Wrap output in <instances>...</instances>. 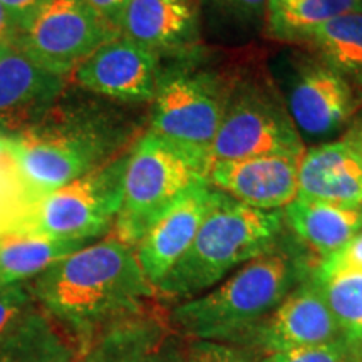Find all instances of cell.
Instances as JSON below:
<instances>
[{"label": "cell", "instance_id": "cell-1", "mask_svg": "<svg viewBox=\"0 0 362 362\" xmlns=\"http://www.w3.org/2000/svg\"><path fill=\"white\" fill-rule=\"evenodd\" d=\"M27 285L78 357L115 325L148 310L156 297L134 248L112 237L79 248Z\"/></svg>", "mask_w": 362, "mask_h": 362}, {"label": "cell", "instance_id": "cell-2", "mask_svg": "<svg viewBox=\"0 0 362 362\" xmlns=\"http://www.w3.org/2000/svg\"><path fill=\"white\" fill-rule=\"evenodd\" d=\"M305 250L282 237L214 288L176 304L168 314L170 325L185 341L237 346L314 274L319 264Z\"/></svg>", "mask_w": 362, "mask_h": 362}, {"label": "cell", "instance_id": "cell-3", "mask_svg": "<svg viewBox=\"0 0 362 362\" xmlns=\"http://www.w3.org/2000/svg\"><path fill=\"white\" fill-rule=\"evenodd\" d=\"M284 232L282 210H257L220 192L192 245L155 287L156 296L176 304L202 296L274 248Z\"/></svg>", "mask_w": 362, "mask_h": 362}, {"label": "cell", "instance_id": "cell-4", "mask_svg": "<svg viewBox=\"0 0 362 362\" xmlns=\"http://www.w3.org/2000/svg\"><path fill=\"white\" fill-rule=\"evenodd\" d=\"M126 139L123 126L104 112L57 101L13 134L21 168L40 198L124 153Z\"/></svg>", "mask_w": 362, "mask_h": 362}, {"label": "cell", "instance_id": "cell-5", "mask_svg": "<svg viewBox=\"0 0 362 362\" xmlns=\"http://www.w3.org/2000/svg\"><path fill=\"white\" fill-rule=\"evenodd\" d=\"M211 158L151 131L136 139L126 163L123 202L111 237L136 247L181 194L208 181Z\"/></svg>", "mask_w": 362, "mask_h": 362}, {"label": "cell", "instance_id": "cell-6", "mask_svg": "<svg viewBox=\"0 0 362 362\" xmlns=\"http://www.w3.org/2000/svg\"><path fill=\"white\" fill-rule=\"evenodd\" d=\"M128 153L45 194L27 232L88 243L111 232L123 202Z\"/></svg>", "mask_w": 362, "mask_h": 362}, {"label": "cell", "instance_id": "cell-7", "mask_svg": "<svg viewBox=\"0 0 362 362\" xmlns=\"http://www.w3.org/2000/svg\"><path fill=\"white\" fill-rule=\"evenodd\" d=\"M117 35L84 0H49L17 33L16 45L35 64L66 78Z\"/></svg>", "mask_w": 362, "mask_h": 362}, {"label": "cell", "instance_id": "cell-8", "mask_svg": "<svg viewBox=\"0 0 362 362\" xmlns=\"http://www.w3.org/2000/svg\"><path fill=\"white\" fill-rule=\"evenodd\" d=\"M305 146L285 104L267 90L243 86L228 94L210 149L211 161L264 155H304Z\"/></svg>", "mask_w": 362, "mask_h": 362}, {"label": "cell", "instance_id": "cell-9", "mask_svg": "<svg viewBox=\"0 0 362 362\" xmlns=\"http://www.w3.org/2000/svg\"><path fill=\"white\" fill-rule=\"evenodd\" d=\"M228 94L223 83L206 72L163 76L151 101L149 131L210 156Z\"/></svg>", "mask_w": 362, "mask_h": 362}, {"label": "cell", "instance_id": "cell-10", "mask_svg": "<svg viewBox=\"0 0 362 362\" xmlns=\"http://www.w3.org/2000/svg\"><path fill=\"white\" fill-rule=\"evenodd\" d=\"M341 337V330L314 272L237 346L269 356L298 347L319 346Z\"/></svg>", "mask_w": 362, "mask_h": 362}, {"label": "cell", "instance_id": "cell-11", "mask_svg": "<svg viewBox=\"0 0 362 362\" xmlns=\"http://www.w3.org/2000/svg\"><path fill=\"white\" fill-rule=\"evenodd\" d=\"M86 90L119 101H153L163 72L160 56L117 35L96 49L71 72Z\"/></svg>", "mask_w": 362, "mask_h": 362}, {"label": "cell", "instance_id": "cell-12", "mask_svg": "<svg viewBox=\"0 0 362 362\" xmlns=\"http://www.w3.org/2000/svg\"><path fill=\"white\" fill-rule=\"evenodd\" d=\"M302 155H264L211 161L208 183L257 210H284L298 197Z\"/></svg>", "mask_w": 362, "mask_h": 362}, {"label": "cell", "instance_id": "cell-13", "mask_svg": "<svg viewBox=\"0 0 362 362\" xmlns=\"http://www.w3.org/2000/svg\"><path fill=\"white\" fill-rule=\"evenodd\" d=\"M356 107L352 84L322 61L305 62L288 84L287 112L300 136L336 133L354 116Z\"/></svg>", "mask_w": 362, "mask_h": 362}, {"label": "cell", "instance_id": "cell-14", "mask_svg": "<svg viewBox=\"0 0 362 362\" xmlns=\"http://www.w3.org/2000/svg\"><path fill=\"white\" fill-rule=\"evenodd\" d=\"M218 193L208 181L194 185L151 225L134 247L138 264L153 287L166 277L192 245Z\"/></svg>", "mask_w": 362, "mask_h": 362}, {"label": "cell", "instance_id": "cell-15", "mask_svg": "<svg viewBox=\"0 0 362 362\" xmlns=\"http://www.w3.org/2000/svg\"><path fill=\"white\" fill-rule=\"evenodd\" d=\"M66 88L64 76L44 69L16 44L0 49V133L17 134L54 106Z\"/></svg>", "mask_w": 362, "mask_h": 362}, {"label": "cell", "instance_id": "cell-16", "mask_svg": "<svg viewBox=\"0 0 362 362\" xmlns=\"http://www.w3.org/2000/svg\"><path fill=\"white\" fill-rule=\"evenodd\" d=\"M76 362H187V341L151 309L103 334Z\"/></svg>", "mask_w": 362, "mask_h": 362}, {"label": "cell", "instance_id": "cell-17", "mask_svg": "<svg viewBox=\"0 0 362 362\" xmlns=\"http://www.w3.org/2000/svg\"><path fill=\"white\" fill-rule=\"evenodd\" d=\"M117 29L160 57L181 54L198 40V11L193 0H129Z\"/></svg>", "mask_w": 362, "mask_h": 362}, {"label": "cell", "instance_id": "cell-18", "mask_svg": "<svg viewBox=\"0 0 362 362\" xmlns=\"http://www.w3.org/2000/svg\"><path fill=\"white\" fill-rule=\"evenodd\" d=\"M298 198L362 205V156L344 139L305 149L298 168Z\"/></svg>", "mask_w": 362, "mask_h": 362}, {"label": "cell", "instance_id": "cell-19", "mask_svg": "<svg viewBox=\"0 0 362 362\" xmlns=\"http://www.w3.org/2000/svg\"><path fill=\"white\" fill-rule=\"evenodd\" d=\"M285 226L302 247L315 253L317 260L327 259L362 230V205L296 198L284 208Z\"/></svg>", "mask_w": 362, "mask_h": 362}, {"label": "cell", "instance_id": "cell-20", "mask_svg": "<svg viewBox=\"0 0 362 362\" xmlns=\"http://www.w3.org/2000/svg\"><path fill=\"white\" fill-rule=\"evenodd\" d=\"M88 242L59 240L35 232H11L0 237V287L27 284Z\"/></svg>", "mask_w": 362, "mask_h": 362}, {"label": "cell", "instance_id": "cell-21", "mask_svg": "<svg viewBox=\"0 0 362 362\" xmlns=\"http://www.w3.org/2000/svg\"><path fill=\"white\" fill-rule=\"evenodd\" d=\"M78 354L35 304L0 336V362H76Z\"/></svg>", "mask_w": 362, "mask_h": 362}, {"label": "cell", "instance_id": "cell-22", "mask_svg": "<svg viewBox=\"0 0 362 362\" xmlns=\"http://www.w3.org/2000/svg\"><path fill=\"white\" fill-rule=\"evenodd\" d=\"M314 45L320 61L344 79L362 88V11L325 22L304 39Z\"/></svg>", "mask_w": 362, "mask_h": 362}, {"label": "cell", "instance_id": "cell-23", "mask_svg": "<svg viewBox=\"0 0 362 362\" xmlns=\"http://www.w3.org/2000/svg\"><path fill=\"white\" fill-rule=\"evenodd\" d=\"M362 0H267V25L274 37L300 40L325 22L361 12Z\"/></svg>", "mask_w": 362, "mask_h": 362}, {"label": "cell", "instance_id": "cell-24", "mask_svg": "<svg viewBox=\"0 0 362 362\" xmlns=\"http://www.w3.org/2000/svg\"><path fill=\"white\" fill-rule=\"evenodd\" d=\"M317 270V269H315ZM342 337L362 356V270L317 274Z\"/></svg>", "mask_w": 362, "mask_h": 362}, {"label": "cell", "instance_id": "cell-25", "mask_svg": "<svg viewBox=\"0 0 362 362\" xmlns=\"http://www.w3.org/2000/svg\"><path fill=\"white\" fill-rule=\"evenodd\" d=\"M265 362H362V356L346 339L298 347V349L275 352L264 356Z\"/></svg>", "mask_w": 362, "mask_h": 362}, {"label": "cell", "instance_id": "cell-26", "mask_svg": "<svg viewBox=\"0 0 362 362\" xmlns=\"http://www.w3.org/2000/svg\"><path fill=\"white\" fill-rule=\"evenodd\" d=\"M187 362H265L264 356L233 344L187 341Z\"/></svg>", "mask_w": 362, "mask_h": 362}, {"label": "cell", "instance_id": "cell-27", "mask_svg": "<svg viewBox=\"0 0 362 362\" xmlns=\"http://www.w3.org/2000/svg\"><path fill=\"white\" fill-rule=\"evenodd\" d=\"M35 304L27 284L0 287V336Z\"/></svg>", "mask_w": 362, "mask_h": 362}, {"label": "cell", "instance_id": "cell-28", "mask_svg": "<svg viewBox=\"0 0 362 362\" xmlns=\"http://www.w3.org/2000/svg\"><path fill=\"white\" fill-rule=\"evenodd\" d=\"M341 270H362V230L349 242L317 265V274H332Z\"/></svg>", "mask_w": 362, "mask_h": 362}, {"label": "cell", "instance_id": "cell-29", "mask_svg": "<svg viewBox=\"0 0 362 362\" xmlns=\"http://www.w3.org/2000/svg\"><path fill=\"white\" fill-rule=\"evenodd\" d=\"M4 8H6L8 19H11L12 25L16 27L17 33L29 22L30 17L39 11L44 4L49 0H0Z\"/></svg>", "mask_w": 362, "mask_h": 362}, {"label": "cell", "instance_id": "cell-30", "mask_svg": "<svg viewBox=\"0 0 362 362\" xmlns=\"http://www.w3.org/2000/svg\"><path fill=\"white\" fill-rule=\"evenodd\" d=\"M84 2L94 12H98L107 24H111L115 29H117L129 0H84ZM117 33H119V29H117Z\"/></svg>", "mask_w": 362, "mask_h": 362}, {"label": "cell", "instance_id": "cell-31", "mask_svg": "<svg viewBox=\"0 0 362 362\" xmlns=\"http://www.w3.org/2000/svg\"><path fill=\"white\" fill-rule=\"evenodd\" d=\"M16 40H17V29L12 25L6 8H4L2 2H0V49L13 45L16 44Z\"/></svg>", "mask_w": 362, "mask_h": 362}, {"label": "cell", "instance_id": "cell-32", "mask_svg": "<svg viewBox=\"0 0 362 362\" xmlns=\"http://www.w3.org/2000/svg\"><path fill=\"white\" fill-rule=\"evenodd\" d=\"M341 139H344L346 143H349L351 146L362 156V111L357 116H354L349 129H347V133L344 134Z\"/></svg>", "mask_w": 362, "mask_h": 362}, {"label": "cell", "instance_id": "cell-33", "mask_svg": "<svg viewBox=\"0 0 362 362\" xmlns=\"http://www.w3.org/2000/svg\"><path fill=\"white\" fill-rule=\"evenodd\" d=\"M220 2L237 8V11L243 13H253V16L264 12L267 7V0H220Z\"/></svg>", "mask_w": 362, "mask_h": 362}]
</instances>
